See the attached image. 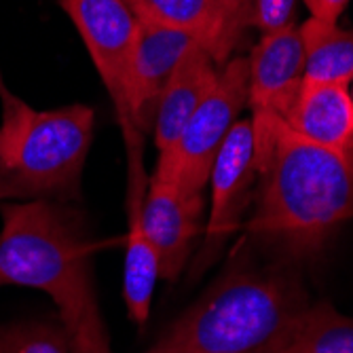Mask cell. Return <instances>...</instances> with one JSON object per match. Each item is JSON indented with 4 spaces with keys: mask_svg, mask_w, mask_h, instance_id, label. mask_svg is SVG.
Wrapping results in <instances>:
<instances>
[{
    "mask_svg": "<svg viewBox=\"0 0 353 353\" xmlns=\"http://www.w3.org/2000/svg\"><path fill=\"white\" fill-rule=\"evenodd\" d=\"M218 70L220 66L201 47H195L178 63L161 95L152 125L159 157H170L176 150L192 112L216 85Z\"/></svg>",
    "mask_w": 353,
    "mask_h": 353,
    "instance_id": "cell-13",
    "label": "cell"
},
{
    "mask_svg": "<svg viewBox=\"0 0 353 353\" xmlns=\"http://www.w3.org/2000/svg\"><path fill=\"white\" fill-rule=\"evenodd\" d=\"M349 0H305V5L311 13V17L336 21L339 15L345 11Z\"/></svg>",
    "mask_w": 353,
    "mask_h": 353,
    "instance_id": "cell-19",
    "label": "cell"
},
{
    "mask_svg": "<svg viewBox=\"0 0 353 353\" xmlns=\"http://www.w3.org/2000/svg\"><path fill=\"white\" fill-rule=\"evenodd\" d=\"M283 123L319 146L353 152V100L345 85L303 81Z\"/></svg>",
    "mask_w": 353,
    "mask_h": 353,
    "instance_id": "cell-14",
    "label": "cell"
},
{
    "mask_svg": "<svg viewBox=\"0 0 353 353\" xmlns=\"http://www.w3.org/2000/svg\"><path fill=\"white\" fill-rule=\"evenodd\" d=\"M0 106V201L79 199L93 140V108L34 110L9 91L3 77Z\"/></svg>",
    "mask_w": 353,
    "mask_h": 353,
    "instance_id": "cell-4",
    "label": "cell"
},
{
    "mask_svg": "<svg viewBox=\"0 0 353 353\" xmlns=\"http://www.w3.org/2000/svg\"><path fill=\"white\" fill-rule=\"evenodd\" d=\"M299 32L305 55L303 81L349 87L353 81V30L309 17Z\"/></svg>",
    "mask_w": 353,
    "mask_h": 353,
    "instance_id": "cell-15",
    "label": "cell"
},
{
    "mask_svg": "<svg viewBox=\"0 0 353 353\" xmlns=\"http://www.w3.org/2000/svg\"><path fill=\"white\" fill-rule=\"evenodd\" d=\"M144 148L127 150V243H125V279L123 299L127 313L134 324L142 326L148 319L150 301L154 294L159 273V254L144 231L142 208L146 197V174H144Z\"/></svg>",
    "mask_w": 353,
    "mask_h": 353,
    "instance_id": "cell-12",
    "label": "cell"
},
{
    "mask_svg": "<svg viewBox=\"0 0 353 353\" xmlns=\"http://www.w3.org/2000/svg\"><path fill=\"white\" fill-rule=\"evenodd\" d=\"M351 100H353V93H351Z\"/></svg>",
    "mask_w": 353,
    "mask_h": 353,
    "instance_id": "cell-20",
    "label": "cell"
},
{
    "mask_svg": "<svg viewBox=\"0 0 353 353\" xmlns=\"http://www.w3.org/2000/svg\"><path fill=\"white\" fill-rule=\"evenodd\" d=\"M203 195H188L174 180H148L142 224L159 254L161 279L176 281L188 265L203 229Z\"/></svg>",
    "mask_w": 353,
    "mask_h": 353,
    "instance_id": "cell-10",
    "label": "cell"
},
{
    "mask_svg": "<svg viewBox=\"0 0 353 353\" xmlns=\"http://www.w3.org/2000/svg\"><path fill=\"white\" fill-rule=\"evenodd\" d=\"M259 180L254 154V134L250 121H237L224 140L212 174L210 216L203 224V243L192 261L190 277L205 273L218 259L222 248L241 229V220L254 201V184Z\"/></svg>",
    "mask_w": 353,
    "mask_h": 353,
    "instance_id": "cell-7",
    "label": "cell"
},
{
    "mask_svg": "<svg viewBox=\"0 0 353 353\" xmlns=\"http://www.w3.org/2000/svg\"><path fill=\"white\" fill-rule=\"evenodd\" d=\"M74 21L117 110L123 138H130L127 74L138 37V17L125 0H59Z\"/></svg>",
    "mask_w": 353,
    "mask_h": 353,
    "instance_id": "cell-8",
    "label": "cell"
},
{
    "mask_svg": "<svg viewBox=\"0 0 353 353\" xmlns=\"http://www.w3.org/2000/svg\"><path fill=\"white\" fill-rule=\"evenodd\" d=\"M248 104V57H231L216 85L192 112L176 150L159 157L152 176L178 182L188 195H203L216 157Z\"/></svg>",
    "mask_w": 353,
    "mask_h": 353,
    "instance_id": "cell-5",
    "label": "cell"
},
{
    "mask_svg": "<svg viewBox=\"0 0 353 353\" xmlns=\"http://www.w3.org/2000/svg\"><path fill=\"white\" fill-rule=\"evenodd\" d=\"M241 9L248 28L269 34L294 23L296 0H241Z\"/></svg>",
    "mask_w": 353,
    "mask_h": 353,
    "instance_id": "cell-18",
    "label": "cell"
},
{
    "mask_svg": "<svg viewBox=\"0 0 353 353\" xmlns=\"http://www.w3.org/2000/svg\"><path fill=\"white\" fill-rule=\"evenodd\" d=\"M140 21L184 32L218 66L241 43L248 23L241 0H125Z\"/></svg>",
    "mask_w": 353,
    "mask_h": 353,
    "instance_id": "cell-11",
    "label": "cell"
},
{
    "mask_svg": "<svg viewBox=\"0 0 353 353\" xmlns=\"http://www.w3.org/2000/svg\"><path fill=\"white\" fill-rule=\"evenodd\" d=\"M245 233L256 248L290 263L313 259L353 218V152L319 146L283 121Z\"/></svg>",
    "mask_w": 353,
    "mask_h": 353,
    "instance_id": "cell-2",
    "label": "cell"
},
{
    "mask_svg": "<svg viewBox=\"0 0 353 353\" xmlns=\"http://www.w3.org/2000/svg\"><path fill=\"white\" fill-rule=\"evenodd\" d=\"M288 353H353V317L326 301L309 305Z\"/></svg>",
    "mask_w": 353,
    "mask_h": 353,
    "instance_id": "cell-16",
    "label": "cell"
},
{
    "mask_svg": "<svg viewBox=\"0 0 353 353\" xmlns=\"http://www.w3.org/2000/svg\"><path fill=\"white\" fill-rule=\"evenodd\" d=\"M0 288L23 285L47 292L74 353H112L95 299L89 239L83 214L70 201L34 199L0 205Z\"/></svg>",
    "mask_w": 353,
    "mask_h": 353,
    "instance_id": "cell-3",
    "label": "cell"
},
{
    "mask_svg": "<svg viewBox=\"0 0 353 353\" xmlns=\"http://www.w3.org/2000/svg\"><path fill=\"white\" fill-rule=\"evenodd\" d=\"M197 47L184 32L138 19V37L127 74V150L144 148V136L152 132L161 95L178 63Z\"/></svg>",
    "mask_w": 353,
    "mask_h": 353,
    "instance_id": "cell-9",
    "label": "cell"
},
{
    "mask_svg": "<svg viewBox=\"0 0 353 353\" xmlns=\"http://www.w3.org/2000/svg\"><path fill=\"white\" fill-rule=\"evenodd\" d=\"M0 353H74V349L63 326L26 322L0 328Z\"/></svg>",
    "mask_w": 353,
    "mask_h": 353,
    "instance_id": "cell-17",
    "label": "cell"
},
{
    "mask_svg": "<svg viewBox=\"0 0 353 353\" xmlns=\"http://www.w3.org/2000/svg\"><path fill=\"white\" fill-rule=\"evenodd\" d=\"M294 263L243 239L222 275L146 353H288L309 309Z\"/></svg>",
    "mask_w": 353,
    "mask_h": 353,
    "instance_id": "cell-1",
    "label": "cell"
},
{
    "mask_svg": "<svg viewBox=\"0 0 353 353\" xmlns=\"http://www.w3.org/2000/svg\"><path fill=\"white\" fill-rule=\"evenodd\" d=\"M303 41L294 23L263 34L248 57V104L259 174L269 161L275 127L285 119L303 85Z\"/></svg>",
    "mask_w": 353,
    "mask_h": 353,
    "instance_id": "cell-6",
    "label": "cell"
}]
</instances>
